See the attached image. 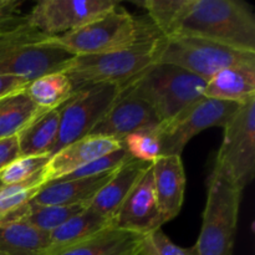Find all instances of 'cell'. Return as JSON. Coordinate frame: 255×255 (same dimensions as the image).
I'll return each instance as SVG.
<instances>
[{"label":"cell","mask_w":255,"mask_h":255,"mask_svg":"<svg viewBox=\"0 0 255 255\" xmlns=\"http://www.w3.org/2000/svg\"><path fill=\"white\" fill-rule=\"evenodd\" d=\"M151 166L152 163L149 162L134 158L125 162L120 168L116 169L111 179L92 197L89 208L115 222L125 199Z\"/></svg>","instance_id":"cell-16"},{"label":"cell","mask_w":255,"mask_h":255,"mask_svg":"<svg viewBox=\"0 0 255 255\" xmlns=\"http://www.w3.org/2000/svg\"><path fill=\"white\" fill-rule=\"evenodd\" d=\"M21 5L22 1H17V0H0V15L20 14Z\"/></svg>","instance_id":"cell-32"},{"label":"cell","mask_w":255,"mask_h":255,"mask_svg":"<svg viewBox=\"0 0 255 255\" xmlns=\"http://www.w3.org/2000/svg\"><path fill=\"white\" fill-rule=\"evenodd\" d=\"M19 157L20 149L16 136L0 139V172Z\"/></svg>","instance_id":"cell-30"},{"label":"cell","mask_w":255,"mask_h":255,"mask_svg":"<svg viewBox=\"0 0 255 255\" xmlns=\"http://www.w3.org/2000/svg\"><path fill=\"white\" fill-rule=\"evenodd\" d=\"M42 111L24 90L0 99V139L14 137Z\"/></svg>","instance_id":"cell-24"},{"label":"cell","mask_w":255,"mask_h":255,"mask_svg":"<svg viewBox=\"0 0 255 255\" xmlns=\"http://www.w3.org/2000/svg\"><path fill=\"white\" fill-rule=\"evenodd\" d=\"M162 36L211 40L255 52L253 7L239 0H144L138 1Z\"/></svg>","instance_id":"cell-1"},{"label":"cell","mask_w":255,"mask_h":255,"mask_svg":"<svg viewBox=\"0 0 255 255\" xmlns=\"http://www.w3.org/2000/svg\"><path fill=\"white\" fill-rule=\"evenodd\" d=\"M204 97L243 105L255 97V64L229 66L207 81Z\"/></svg>","instance_id":"cell-18"},{"label":"cell","mask_w":255,"mask_h":255,"mask_svg":"<svg viewBox=\"0 0 255 255\" xmlns=\"http://www.w3.org/2000/svg\"><path fill=\"white\" fill-rule=\"evenodd\" d=\"M161 34L144 37L128 49L99 55L74 56L62 69L74 92L97 84L124 86L154 62L157 39Z\"/></svg>","instance_id":"cell-5"},{"label":"cell","mask_w":255,"mask_h":255,"mask_svg":"<svg viewBox=\"0 0 255 255\" xmlns=\"http://www.w3.org/2000/svg\"><path fill=\"white\" fill-rule=\"evenodd\" d=\"M111 227H115L111 219L87 207L50 233V246L42 255L55 253L60 249L74 246Z\"/></svg>","instance_id":"cell-21"},{"label":"cell","mask_w":255,"mask_h":255,"mask_svg":"<svg viewBox=\"0 0 255 255\" xmlns=\"http://www.w3.org/2000/svg\"><path fill=\"white\" fill-rule=\"evenodd\" d=\"M119 5L115 0H42L26 17L34 29L52 37L74 31Z\"/></svg>","instance_id":"cell-11"},{"label":"cell","mask_w":255,"mask_h":255,"mask_svg":"<svg viewBox=\"0 0 255 255\" xmlns=\"http://www.w3.org/2000/svg\"><path fill=\"white\" fill-rule=\"evenodd\" d=\"M24 91L39 109L52 110L71 99L74 87L64 72L55 71L30 81Z\"/></svg>","instance_id":"cell-23"},{"label":"cell","mask_w":255,"mask_h":255,"mask_svg":"<svg viewBox=\"0 0 255 255\" xmlns=\"http://www.w3.org/2000/svg\"><path fill=\"white\" fill-rule=\"evenodd\" d=\"M0 255H6V254H1V253H0Z\"/></svg>","instance_id":"cell-34"},{"label":"cell","mask_w":255,"mask_h":255,"mask_svg":"<svg viewBox=\"0 0 255 255\" xmlns=\"http://www.w3.org/2000/svg\"><path fill=\"white\" fill-rule=\"evenodd\" d=\"M60 127V107L40 111L16 134L20 156H50L57 139Z\"/></svg>","instance_id":"cell-20"},{"label":"cell","mask_w":255,"mask_h":255,"mask_svg":"<svg viewBox=\"0 0 255 255\" xmlns=\"http://www.w3.org/2000/svg\"><path fill=\"white\" fill-rule=\"evenodd\" d=\"M223 128L214 167L226 172L244 191L255 174V97L241 105Z\"/></svg>","instance_id":"cell-9"},{"label":"cell","mask_w":255,"mask_h":255,"mask_svg":"<svg viewBox=\"0 0 255 255\" xmlns=\"http://www.w3.org/2000/svg\"><path fill=\"white\" fill-rule=\"evenodd\" d=\"M132 157L129 156V153L126 151V148H125L124 146H121L119 149H116V151L111 152V153L109 154H105V156L100 157V158L85 164L84 167L71 172L70 174L57 179V181H69V179L87 178V177L100 176V174L107 173V172H111L120 168L125 162H127Z\"/></svg>","instance_id":"cell-28"},{"label":"cell","mask_w":255,"mask_h":255,"mask_svg":"<svg viewBox=\"0 0 255 255\" xmlns=\"http://www.w3.org/2000/svg\"><path fill=\"white\" fill-rule=\"evenodd\" d=\"M50 246V233L25 222L0 224V253L6 255H42Z\"/></svg>","instance_id":"cell-22"},{"label":"cell","mask_w":255,"mask_h":255,"mask_svg":"<svg viewBox=\"0 0 255 255\" xmlns=\"http://www.w3.org/2000/svg\"><path fill=\"white\" fill-rule=\"evenodd\" d=\"M156 34L159 32L151 20H138L119 5L74 31L49 37V42L72 56H84L121 51Z\"/></svg>","instance_id":"cell-2"},{"label":"cell","mask_w":255,"mask_h":255,"mask_svg":"<svg viewBox=\"0 0 255 255\" xmlns=\"http://www.w3.org/2000/svg\"><path fill=\"white\" fill-rule=\"evenodd\" d=\"M154 192L164 223L176 218L184 201L186 174L181 156H161L152 163Z\"/></svg>","instance_id":"cell-15"},{"label":"cell","mask_w":255,"mask_h":255,"mask_svg":"<svg viewBox=\"0 0 255 255\" xmlns=\"http://www.w3.org/2000/svg\"><path fill=\"white\" fill-rule=\"evenodd\" d=\"M121 146L122 143L119 141L101 136H86L72 142L50 157L45 168L46 183L57 181L85 164L116 151Z\"/></svg>","instance_id":"cell-14"},{"label":"cell","mask_w":255,"mask_h":255,"mask_svg":"<svg viewBox=\"0 0 255 255\" xmlns=\"http://www.w3.org/2000/svg\"><path fill=\"white\" fill-rule=\"evenodd\" d=\"M243 189L222 169L214 167L208 178V194L201 233L194 246L198 255H232Z\"/></svg>","instance_id":"cell-6"},{"label":"cell","mask_w":255,"mask_h":255,"mask_svg":"<svg viewBox=\"0 0 255 255\" xmlns=\"http://www.w3.org/2000/svg\"><path fill=\"white\" fill-rule=\"evenodd\" d=\"M115 171L87 178L54 181L44 184L31 203L36 206H67L81 202H90L92 197L111 179Z\"/></svg>","instance_id":"cell-17"},{"label":"cell","mask_w":255,"mask_h":255,"mask_svg":"<svg viewBox=\"0 0 255 255\" xmlns=\"http://www.w3.org/2000/svg\"><path fill=\"white\" fill-rule=\"evenodd\" d=\"M241 105L202 96L159 126L161 156H181L186 144L196 134L209 127H224L237 114Z\"/></svg>","instance_id":"cell-10"},{"label":"cell","mask_w":255,"mask_h":255,"mask_svg":"<svg viewBox=\"0 0 255 255\" xmlns=\"http://www.w3.org/2000/svg\"><path fill=\"white\" fill-rule=\"evenodd\" d=\"M143 236L111 227L85 241L47 255H133Z\"/></svg>","instance_id":"cell-19"},{"label":"cell","mask_w":255,"mask_h":255,"mask_svg":"<svg viewBox=\"0 0 255 255\" xmlns=\"http://www.w3.org/2000/svg\"><path fill=\"white\" fill-rule=\"evenodd\" d=\"M206 85L187 70L153 62L122 87L149 105L164 125L201 99Z\"/></svg>","instance_id":"cell-3"},{"label":"cell","mask_w":255,"mask_h":255,"mask_svg":"<svg viewBox=\"0 0 255 255\" xmlns=\"http://www.w3.org/2000/svg\"><path fill=\"white\" fill-rule=\"evenodd\" d=\"M122 86L97 84L74 92L71 99L60 106V127L50 157L67 144L91 133L119 97Z\"/></svg>","instance_id":"cell-8"},{"label":"cell","mask_w":255,"mask_h":255,"mask_svg":"<svg viewBox=\"0 0 255 255\" xmlns=\"http://www.w3.org/2000/svg\"><path fill=\"white\" fill-rule=\"evenodd\" d=\"M154 62L174 65L209 81L229 66L255 64V52L242 51L199 37L161 35L156 42Z\"/></svg>","instance_id":"cell-7"},{"label":"cell","mask_w":255,"mask_h":255,"mask_svg":"<svg viewBox=\"0 0 255 255\" xmlns=\"http://www.w3.org/2000/svg\"><path fill=\"white\" fill-rule=\"evenodd\" d=\"M1 217H2V216H1V213H0V221H1Z\"/></svg>","instance_id":"cell-33"},{"label":"cell","mask_w":255,"mask_h":255,"mask_svg":"<svg viewBox=\"0 0 255 255\" xmlns=\"http://www.w3.org/2000/svg\"><path fill=\"white\" fill-rule=\"evenodd\" d=\"M114 223L116 228L142 236L159 229L164 224L154 192L152 166L144 172L125 199Z\"/></svg>","instance_id":"cell-13"},{"label":"cell","mask_w":255,"mask_h":255,"mask_svg":"<svg viewBox=\"0 0 255 255\" xmlns=\"http://www.w3.org/2000/svg\"><path fill=\"white\" fill-rule=\"evenodd\" d=\"M27 84H29V82H27L26 80L21 79V77L9 76V75H0V99L12 94V92L24 90Z\"/></svg>","instance_id":"cell-31"},{"label":"cell","mask_w":255,"mask_h":255,"mask_svg":"<svg viewBox=\"0 0 255 255\" xmlns=\"http://www.w3.org/2000/svg\"><path fill=\"white\" fill-rule=\"evenodd\" d=\"M161 125V120L149 105L122 87L111 109L89 136L109 137L122 143L131 133L157 128Z\"/></svg>","instance_id":"cell-12"},{"label":"cell","mask_w":255,"mask_h":255,"mask_svg":"<svg viewBox=\"0 0 255 255\" xmlns=\"http://www.w3.org/2000/svg\"><path fill=\"white\" fill-rule=\"evenodd\" d=\"M46 183L45 169L37 173L36 176L29 179L19 182V183L0 186V213L1 216L21 208L29 203L32 198Z\"/></svg>","instance_id":"cell-25"},{"label":"cell","mask_w":255,"mask_h":255,"mask_svg":"<svg viewBox=\"0 0 255 255\" xmlns=\"http://www.w3.org/2000/svg\"><path fill=\"white\" fill-rule=\"evenodd\" d=\"M27 21L0 31V75L21 77L27 82L62 71L72 55L55 45Z\"/></svg>","instance_id":"cell-4"},{"label":"cell","mask_w":255,"mask_h":255,"mask_svg":"<svg viewBox=\"0 0 255 255\" xmlns=\"http://www.w3.org/2000/svg\"><path fill=\"white\" fill-rule=\"evenodd\" d=\"M133 255H198L196 249L182 248L174 244L161 228L146 234Z\"/></svg>","instance_id":"cell-29"},{"label":"cell","mask_w":255,"mask_h":255,"mask_svg":"<svg viewBox=\"0 0 255 255\" xmlns=\"http://www.w3.org/2000/svg\"><path fill=\"white\" fill-rule=\"evenodd\" d=\"M129 156L134 159L153 163L161 154L159 146V127L151 129H142L131 133L122 141Z\"/></svg>","instance_id":"cell-26"},{"label":"cell","mask_w":255,"mask_h":255,"mask_svg":"<svg viewBox=\"0 0 255 255\" xmlns=\"http://www.w3.org/2000/svg\"><path fill=\"white\" fill-rule=\"evenodd\" d=\"M50 156H27L15 159L0 172V186L19 183L36 176L46 168Z\"/></svg>","instance_id":"cell-27"}]
</instances>
